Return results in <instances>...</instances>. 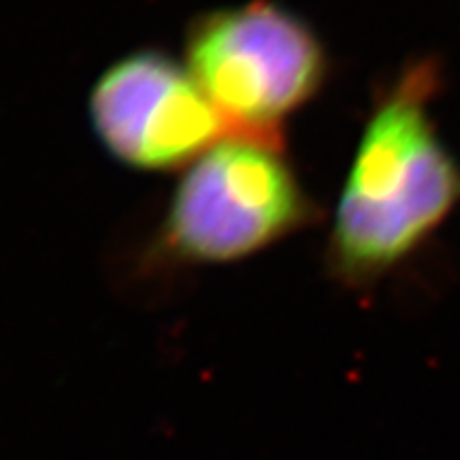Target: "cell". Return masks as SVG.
<instances>
[{
  "mask_svg": "<svg viewBox=\"0 0 460 460\" xmlns=\"http://www.w3.org/2000/svg\"><path fill=\"white\" fill-rule=\"evenodd\" d=\"M437 58L411 60L382 90L337 203L326 267L339 284H377L444 226L460 205V163L437 130Z\"/></svg>",
  "mask_w": 460,
  "mask_h": 460,
  "instance_id": "obj_1",
  "label": "cell"
},
{
  "mask_svg": "<svg viewBox=\"0 0 460 460\" xmlns=\"http://www.w3.org/2000/svg\"><path fill=\"white\" fill-rule=\"evenodd\" d=\"M186 68L228 135L284 143L281 126L324 85L329 54L303 17L271 0H252L190 24Z\"/></svg>",
  "mask_w": 460,
  "mask_h": 460,
  "instance_id": "obj_2",
  "label": "cell"
},
{
  "mask_svg": "<svg viewBox=\"0 0 460 460\" xmlns=\"http://www.w3.org/2000/svg\"><path fill=\"white\" fill-rule=\"evenodd\" d=\"M315 220L284 143L228 135L188 166L160 226L171 261L239 262Z\"/></svg>",
  "mask_w": 460,
  "mask_h": 460,
  "instance_id": "obj_3",
  "label": "cell"
},
{
  "mask_svg": "<svg viewBox=\"0 0 460 460\" xmlns=\"http://www.w3.org/2000/svg\"><path fill=\"white\" fill-rule=\"evenodd\" d=\"M88 113L109 156L137 171L190 166L228 137L188 68L156 49L113 62L90 92Z\"/></svg>",
  "mask_w": 460,
  "mask_h": 460,
  "instance_id": "obj_4",
  "label": "cell"
}]
</instances>
